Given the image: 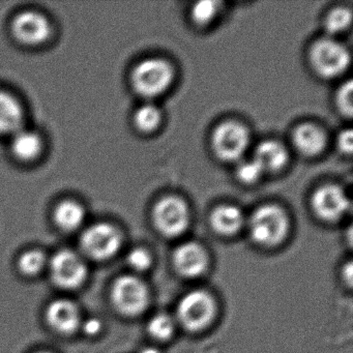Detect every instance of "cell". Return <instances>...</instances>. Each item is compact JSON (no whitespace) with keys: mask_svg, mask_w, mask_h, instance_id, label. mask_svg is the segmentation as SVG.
<instances>
[{"mask_svg":"<svg viewBox=\"0 0 353 353\" xmlns=\"http://www.w3.org/2000/svg\"><path fill=\"white\" fill-rule=\"evenodd\" d=\"M250 234L255 243L262 245H278L288 231V219L276 205H264L252 214L249 222Z\"/></svg>","mask_w":353,"mask_h":353,"instance_id":"obj_1","label":"cell"},{"mask_svg":"<svg viewBox=\"0 0 353 353\" xmlns=\"http://www.w3.org/2000/svg\"><path fill=\"white\" fill-rule=\"evenodd\" d=\"M172 68L162 59L141 61L132 73V83L138 94L148 98L160 96L172 82Z\"/></svg>","mask_w":353,"mask_h":353,"instance_id":"obj_2","label":"cell"},{"mask_svg":"<svg viewBox=\"0 0 353 353\" xmlns=\"http://www.w3.org/2000/svg\"><path fill=\"white\" fill-rule=\"evenodd\" d=\"M216 313V303L210 293L194 290L185 294L177 307V318L185 330L198 332L210 323Z\"/></svg>","mask_w":353,"mask_h":353,"instance_id":"obj_3","label":"cell"},{"mask_svg":"<svg viewBox=\"0 0 353 353\" xmlns=\"http://www.w3.org/2000/svg\"><path fill=\"white\" fill-rule=\"evenodd\" d=\"M111 299L119 313L137 316L148 307V287L136 276H121L113 285Z\"/></svg>","mask_w":353,"mask_h":353,"instance_id":"obj_4","label":"cell"},{"mask_svg":"<svg viewBox=\"0 0 353 353\" xmlns=\"http://www.w3.org/2000/svg\"><path fill=\"white\" fill-rule=\"evenodd\" d=\"M80 245L84 253L92 259L99 261L109 259L121 248V233L108 223H98L82 233Z\"/></svg>","mask_w":353,"mask_h":353,"instance_id":"obj_5","label":"cell"},{"mask_svg":"<svg viewBox=\"0 0 353 353\" xmlns=\"http://www.w3.org/2000/svg\"><path fill=\"white\" fill-rule=\"evenodd\" d=\"M310 57L314 70L325 78L340 75L350 63V55L347 49L330 39H323L315 43Z\"/></svg>","mask_w":353,"mask_h":353,"instance_id":"obj_6","label":"cell"},{"mask_svg":"<svg viewBox=\"0 0 353 353\" xmlns=\"http://www.w3.org/2000/svg\"><path fill=\"white\" fill-rule=\"evenodd\" d=\"M50 272L53 282L63 289L78 288L88 276L85 262L75 252L69 250H63L53 256Z\"/></svg>","mask_w":353,"mask_h":353,"instance_id":"obj_7","label":"cell"},{"mask_svg":"<svg viewBox=\"0 0 353 353\" xmlns=\"http://www.w3.org/2000/svg\"><path fill=\"white\" fill-rule=\"evenodd\" d=\"M154 223L162 234L175 237L183 233L189 225V210L183 200L166 197L154 208Z\"/></svg>","mask_w":353,"mask_h":353,"instance_id":"obj_8","label":"cell"},{"mask_svg":"<svg viewBox=\"0 0 353 353\" xmlns=\"http://www.w3.org/2000/svg\"><path fill=\"white\" fill-rule=\"evenodd\" d=\"M249 144V133L241 123L227 121L214 130L212 145L223 160H237L243 156Z\"/></svg>","mask_w":353,"mask_h":353,"instance_id":"obj_9","label":"cell"},{"mask_svg":"<svg viewBox=\"0 0 353 353\" xmlns=\"http://www.w3.org/2000/svg\"><path fill=\"white\" fill-rule=\"evenodd\" d=\"M12 30L18 41L32 46L46 42L51 34V26L48 19L32 11L19 14L14 19Z\"/></svg>","mask_w":353,"mask_h":353,"instance_id":"obj_10","label":"cell"},{"mask_svg":"<svg viewBox=\"0 0 353 353\" xmlns=\"http://www.w3.org/2000/svg\"><path fill=\"white\" fill-rule=\"evenodd\" d=\"M312 205L316 214L328 222L342 218L350 206L344 192L336 185H325L318 190L314 194Z\"/></svg>","mask_w":353,"mask_h":353,"instance_id":"obj_11","label":"cell"},{"mask_svg":"<svg viewBox=\"0 0 353 353\" xmlns=\"http://www.w3.org/2000/svg\"><path fill=\"white\" fill-rule=\"evenodd\" d=\"M175 270L187 278L200 276L208 266V256L201 245L187 243L179 245L173 254Z\"/></svg>","mask_w":353,"mask_h":353,"instance_id":"obj_12","label":"cell"},{"mask_svg":"<svg viewBox=\"0 0 353 353\" xmlns=\"http://www.w3.org/2000/svg\"><path fill=\"white\" fill-rule=\"evenodd\" d=\"M47 321L61 334H73L80 326V312L73 301L57 299L49 305Z\"/></svg>","mask_w":353,"mask_h":353,"instance_id":"obj_13","label":"cell"},{"mask_svg":"<svg viewBox=\"0 0 353 353\" xmlns=\"http://www.w3.org/2000/svg\"><path fill=\"white\" fill-rule=\"evenodd\" d=\"M23 121V108L17 99L0 90V134L13 135L22 129Z\"/></svg>","mask_w":353,"mask_h":353,"instance_id":"obj_14","label":"cell"},{"mask_svg":"<svg viewBox=\"0 0 353 353\" xmlns=\"http://www.w3.org/2000/svg\"><path fill=\"white\" fill-rule=\"evenodd\" d=\"M293 141L301 154L316 156L323 150L326 138L323 131L317 125L305 123L295 130Z\"/></svg>","mask_w":353,"mask_h":353,"instance_id":"obj_15","label":"cell"},{"mask_svg":"<svg viewBox=\"0 0 353 353\" xmlns=\"http://www.w3.org/2000/svg\"><path fill=\"white\" fill-rule=\"evenodd\" d=\"M254 160L262 167L263 171H276L284 167L288 156L282 144L272 140H266L256 148Z\"/></svg>","mask_w":353,"mask_h":353,"instance_id":"obj_16","label":"cell"},{"mask_svg":"<svg viewBox=\"0 0 353 353\" xmlns=\"http://www.w3.org/2000/svg\"><path fill=\"white\" fill-rule=\"evenodd\" d=\"M210 224L220 234H234L243 226V216L241 210L235 206H219L210 216Z\"/></svg>","mask_w":353,"mask_h":353,"instance_id":"obj_17","label":"cell"},{"mask_svg":"<svg viewBox=\"0 0 353 353\" xmlns=\"http://www.w3.org/2000/svg\"><path fill=\"white\" fill-rule=\"evenodd\" d=\"M12 136V152L20 160H34L40 154L42 150V140L38 134L22 128Z\"/></svg>","mask_w":353,"mask_h":353,"instance_id":"obj_18","label":"cell"},{"mask_svg":"<svg viewBox=\"0 0 353 353\" xmlns=\"http://www.w3.org/2000/svg\"><path fill=\"white\" fill-rule=\"evenodd\" d=\"M85 220L83 206L75 201H63L57 205L54 221L57 226L65 231L77 230Z\"/></svg>","mask_w":353,"mask_h":353,"instance_id":"obj_19","label":"cell"},{"mask_svg":"<svg viewBox=\"0 0 353 353\" xmlns=\"http://www.w3.org/2000/svg\"><path fill=\"white\" fill-rule=\"evenodd\" d=\"M135 125L140 131L152 132L161 123V113L154 105H144L136 112Z\"/></svg>","mask_w":353,"mask_h":353,"instance_id":"obj_20","label":"cell"},{"mask_svg":"<svg viewBox=\"0 0 353 353\" xmlns=\"http://www.w3.org/2000/svg\"><path fill=\"white\" fill-rule=\"evenodd\" d=\"M148 332L159 341H167L174 332V322L167 314H158L148 322Z\"/></svg>","mask_w":353,"mask_h":353,"instance_id":"obj_21","label":"cell"},{"mask_svg":"<svg viewBox=\"0 0 353 353\" xmlns=\"http://www.w3.org/2000/svg\"><path fill=\"white\" fill-rule=\"evenodd\" d=\"M46 264V257L38 250L26 252L20 257L19 268L26 276L38 274Z\"/></svg>","mask_w":353,"mask_h":353,"instance_id":"obj_22","label":"cell"},{"mask_svg":"<svg viewBox=\"0 0 353 353\" xmlns=\"http://www.w3.org/2000/svg\"><path fill=\"white\" fill-rule=\"evenodd\" d=\"M351 13L349 10L339 8L326 18L325 28L330 34H340L350 26Z\"/></svg>","mask_w":353,"mask_h":353,"instance_id":"obj_23","label":"cell"},{"mask_svg":"<svg viewBox=\"0 0 353 353\" xmlns=\"http://www.w3.org/2000/svg\"><path fill=\"white\" fill-rule=\"evenodd\" d=\"M218 11V3L212 0H203L195 3L192 9V17L198 24H208L212 21Z\"/></svg>","mask_w":353,"mask_h":353,"instance_id":"obj_24","label":"cell"},{"mask_svg":"<svg viewBox=\"0 0 353 353\" xmlns=\"http://www.w3.org/2000/svg\"><path fill=\"white\" fill-rule=\"evenodd\" d=\"M263 173L262 167L255 160L241 163L237 168V176L243 183H255Z\"/></svg>","mask_w":353,"mask_h":353,"instance_id":"obj_25","label":"cell"},{"mask_svg":"<svg viewBox=\"0 0 353 353\" xmlns=\"http://www.w3.org/2000/svg\"><path fill=\"white\" fill-rule=\"evenodd\" d=\"M128 263L137 272H144L150 268L152 257L148 251L143 249H135L128 255Z\"/></svg>","mask_w":353,"mask_h":353,"instance_id":"obj_26","label":"cell"},{"mask_svg":"<svg viewBox=\"0 0 353 353\" xmlns=\"http://www.w3.org/2000/svg\"><path fill=\"white\" fill-rule=\"evenodd\" d=\"M339 109L342 111L343 114L350 117L352 114V83L347 82L339 90L336 97Z\"/></svg>","mask_w":353,"mask_h":353,"instance_id":"obj_27","label":"cell"},{"mask_svg":"<svg viewBox=\"0 0 353 353\" xmlns=\"http://www.w3.org/2000/svg\"><path fill=\"white\" fill-rule=\"evenodd\" d=\"M339 148L345 154H350L352 150V132L350 130L342 132L339 136Z\"/></svg>","mask_w":353,"mask_h":353,"instance_id":"obj_28","label":"cell"},{"mask_svg":"<svg viewBox=\"0 0 353 353\" xmlns=\"http://www.w3.org/2000/svg\"><path fill=\"white\" fill-rule=\"evenodd\" d=\"M101 328H102V323H101L100 320L96 319V318H92L83 324L84 332L88 336H94V334H98Z\"/></svg>","mask_w":353,"mask_h":353,"instance_id":"obj_29","label":"cell"},{"mask_svg":"<svg viewBox=\"0 0 353 353\" xmlns=\"http://www.w3.org/2000/svg\"><path fill=\"white\" fill-rule=\"evenodd\" d=\"M140 353H159V351L156 348H152V347H148V348H144L143 350L140 351Z\"/></svg>","mask_w":353,"mask_h":353,"instance_id":"obj_30","label":"cell"},{"mask_svg":"<svg viewBox=\"0 0 353 353\" xmlns=\"http://www.w3.org/2000/svg\"><path fill=\"white\" fill-rule=\"evenodd\" d=\"M40 353H49V352H40Z\"/></svg>","mask_w":353,"mask_h":353,"instance_id":"obj_31","label":"cell"}]
</instances>
